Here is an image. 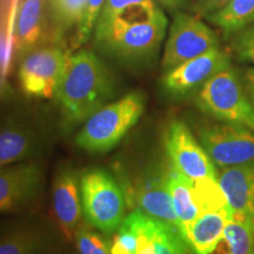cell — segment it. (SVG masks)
Instances as JSON below:
<instances>
[{"instance_id":"4fadbf2b","label":"cell","mask_w":254,"mask_h":254,"mask_svg":"<svg viewBox=\"0 0 254 254\" xmlns=\"http://www.w3.org/2000/svg\"><path fill=\"white\" fill-rule=\"evenodd\" d=\"M52 204L57 225L66 239H72L80 228L82 214L80 180L75 172L63 170L57 174Z\"/></svg>"},{"instance_id":"d6986e66","label":"cell","mask_w":254,"mask_h":254,"mask_svg":"<svg viewBox=\"0 0 254 254\" xmlns=\"http://www.w3.org/2000/svg\"><path fill=\"white\" fill-rule=\"evenodd\" d=\"M167 184L178 218V228L183 238H185L190 225L200 215L198 205L193 194L192 182L173 168V171L167 173Z\"/></svg>"},{"instance_id":"d4e9b609","label":"cell","mask_w":254,"mask_h":254,"mask_svg":"<svg viewBox=\"0 0 254 254\" xmlns=\"http://www.w3.org/2000/svg\"><path fill=\"white\" fill-rule=\"evenodd\" d=\"M80 254H111V244L97 232L80 227L75 234Z\"/></svg>"},{"instance_id":"f546056e","label":"cell","mask_w":254,"mask_h":254,"mask_svg":"<svg viewBox=\"0 0 254 254\" xmlns=\"http://www.w3.org/2000/svg\"><path fill=\"white\" fill-rule=\"evenodd\" d=\"M231 0H195V11L201 15H208L226 6Z\"/></svg>"},{"instance_id":"8fae6325","label":"cell","mask_w":254,"mask_h":254,"mask_svg":"<svg viewBox=\"0 0 254 254\" xmlns=\"http://www.w3.org/2000/svg\"><path fill=\"white\" fill-rule=\"evenodd\" d=\"M136 234L133 254H187V244L178 228L134 211L124 219Z\"/></svg>"},{"instance_id":"e0dca14e","label":"cell","mask_w":254,"mask_h":254,"mask_svg":"<svg viewBox=\"0 0 254 254\" xmlns=\"http://www.w3.org/2000/svg\"><path fill=\"white\" fill-rule=\"evenodd\" d=\"M36 146V134L24 123H0V168L27 159L33 154Z\"/></svg>"},{"instance_id":"7c38bea8","label":"cell","mask_w":254,"mask_h":254,"mask_svg":"<svg viewBox=\"0 0 254 254\" xmlns=\"http://www.w3.org/2000/svg\"><path fill=\"white\" fill-rule=\"evenodd\" d=\"M39 165L23 163L0 168V213L15 211L30 202L41 185Z\"/></svg>"},{"instance_id":"cb8c5ba5","label":"cell","mask_w":254,"mask_h":254,"mask_svg":"<svg viewBox=\"0 0 254 254\" xmlns=\"http://www.w3.org/2000/svg\"><path fill=\"white\" fill-rule=\"evenodd\" d=\"M88 0H50L55 23L60 28L78 26L84 15Z\"/></svg>"},{"instance_id":"ffe728a7","label":"cell","mask_w":254,"mask_h":254,"mask_svg":"<svg viewBox=\"0 0 254 254\" xmlns=\"http://www.w3.org/2000/svg\"><path fill=\"white\" fill-rule=\"evenodd\" d=\"M207 18L225 33L233 34L254 24V0H231Z\"/></svg>"},{"instance_id":"484cf974","label":"cell","mask_w":254,"mask_h":254,"mask_svg":"<svg viewBox=\"0 0 254 254\" xmlns=\"http://www.w3.org/2000/svg\"><path fill=\"white\" fill-rule=\"evenodd\" d=\"M105 1L106 0H88L87 1L81 21L77 26V33H75V45L77 46L82 45L93 33L98 15Z\"/></svg>"},{"instance_id":"52a82bcc","label":"cell","mask_w":254,"mask_h":254,"mask_svg":"<svg viewBox=\"0 0 254 254\" xmlns=\"http://www.w3.org/2000/svg\"><path fill=\"white\" fill-rule=\"evenodd\" d=\"M219 47L217 34L199 18L178 12L170 27L163 68L170 71L183 63Z\"/></svg>"},{"instance_id":"2e32d148","label":"cell","mask_w":254,"mask_h":254,"mask_svg":"<svg viewBox=\"0 0 254 254\" xmlns=\"http://www.w3.org/2000/svg\"><path fill=\"white\" fill-rule=\"evenodd\" d=\"M43 33V0H21L13 24L14 56L23 59L38 47Z\"/></svg>"},{"instance_id":"603a6c76","label":"cell","mask_w":254,"mask_h":254,"mask_svg":"<svg viewBox=\"0 0 254 254\" xmlns=\"http://www.w3.org/2000/svg\"><path fill=\"white\" fill-rule=\"evenodd\" d=\"M39 238L32 230L13 228L0 236V254H34Z\"/></svg>"},{"instance_id":"5bb4252c","label":"cell","mask_w":254,"mask_h":254,"mask_svg":"<svg viewBox=\"0 0 254 254\" xmlns=\"http://www.w3.org/2000/svg\"><path fill=\"white\" fill-rule=\"evenodd\" d=\"M218 180L231 215L243 217L254 224V161L222 168Z\"/></svg>"},{"instance_id":"4316f807","label":"cell","mask_w":254,"mask_h":254,"mask_svg":"<svg viewBox=\"0 0 254 254\" xmlns=\"http://www.w3.org/2000/svg\"><path fill=\"white\" fill-rule=\"evenodd\" d=\"M111 244V254H133L136 249V234L127 221L124 220L117 230Z\"/></svg>"},{"instance_id":"ba28073f","label":"cell","mask_w":254,"mask_h":254,"mask_svg":"<svg viewBox=\"0 0 254 254\" xmlns=\"http://www.w3.org/2000/svg\"><path fill=\"white\" fill-rule=\"evenodd\" d=\"M199 138L206 153L217 166L225 168L254 161V133L236 124L205 126Z\"/></svg>"},{"instance_id":"9c48e42d","label":"cell","mask_w":254,"mask_h":254,"mask_svg":"<svg viewBox=\"0 0 254 254\" xmlns=\"http://www.w3.org/2000/svg\"><path fill=\"white\" fill-rule=\"evenodd\" d=\"M165 148L174 170L189 179L218 178L213 161L184 123L176 120L171 124L165 136Z\"/></svg>"},{"instance_id":"f1b7e54d","label":"cell","mask_w":254,"mask_h":254,"mask_svg":"<svg viewBox=\"0 0 254 254\" xmlns=\"http://www.w3.org/2000/svg\"><path fill=\"white\" fill-rule=\"evenodd\" d=\"M155 4L153 0H106L103 7L100 9V15H107L113 13V12L119 11V9L128 7L132 5H150Z\"/></svg>"},{"instance_id":"83f0119b","label":"cell","mask_w":254,"mask_h":254,"mask_svg":"<svg viewBox=\"0 0 254 254\" xmlns=\"http://www.w3.org/2000/svg\"><path fill=\"white\" fill-rule=\"evenodd\" d=\"M232 45L240 58L254 64V25L251 24L243 30L233 33Z\"/></svg>"},{"instance_id":"7a4b0ae2","label":"cell","mask_w":254,"mask_h":254,"mask_svg":"<svg viewBox=\"0 0 254 254\" xmlns=\"http://www.w3.org/2000/svg\"><path fill=\"white\" fill-rule=\"evenodd\" d=\"M145 110V97L132 92L119 100L106 104L92 114L75 136V142L91 153L112 150L133 126Z\"/></svg>"},{"instance_id":"1f68e13d","label":"cell","mask_w":254,"mask_h":254,"mask_svg":"<svg viewBox=\"0 0 254 254\" xmlns=\"http://www.w3.org/2000/svg\"><path fill=\"white\" fill-rule=\"evenodd\" d=\"M245 78H246V82H247V90H249L250 99H251V101H252V104L254 106V68L247 69Z\"/></svg>"},{"instance_id":"7402d4cb","label":"cell","mask_w":254,"mask_h":254,"mask_svg":"<svg viewBox=\"0 0 254 254\" xmlns=\"http://www.w3.org/2000/svg\"><path fill=\"white\" fill-rule=\"evenodd\" d=\"M190 182H192L193 194H194L200 214L230 208L218 178L217 179L190 180Z\"/></svg>"},{"instance_id":"277c9868","label":"cell","mask_w":254,"mask_h":254,"mask_svg":"<svg viewBox=\"0 0 254 254\" xmlns=\"http://www.w3.org/2000/svg\"><path fill=\"white\" fill-rule=\"evenodd\" d=\"M82 214L92 227L113 233L124 221L125 196L116 179L103 170H88L80 178Z\"/></svg>"},{"instance_id":"ac0fdd59","label":"cell","mask_w":254,"mask_h":254,"mask_svg":"<svg viewBox=\"0 0 254 254\" xmlns=\"http://www.w3.org/2000/svg\"><path fill=\"white\" fill-rule=\"evenodd\" d=\"M230 218V208L200 214L184 238L193 254H206L213 249L224 234Z\"/></svg>"},{"instance_id":"5b68a950","label":"cell","mask_w":254,"mask_h":254,"mask_svg":"<svg viewBox=\"0 0 254 254\" xmlns=\"http://www.w3.org/2000/svg\"><path fill=\"white\" fill-rule=\"evenodd\" d=\"M198 106L219 120L254 131V106L240 79L230 67L222 69L200 88Z\"/></svg>"},{"instance_id":"3957f363","label":"cell","mask_w":254,"mask_h":254,"mask_svg":"<svg viewBox=\"0 0 254 254\" xmlns=\"http://www.w3.org/2000/svg\"><path fill=\"white\" fill-rule=\"evenodd\" d=\"M168 20L164 11L145 23L94 32V40L105 53L127 65L140 64L158 52L166 34Z\"/></svg>"},{"instance_id":"4dcf8cb0","label":"cell","mask_w":254,"mask_h":254,"mask_svg":"<svg viewBox=\"0 0 254 254\" xmlns=\"http://www.w3.org/2000/svg\"><path fill=\"white\" fill-rule=\"evenodd\" d=\"M153 1L158 6H160V7L174 11V9H178L179 7H182L186 0H153Z\"/></svg>"},{"instance_id":"9a60e30c","label":"cell","mask_w":254,"mask_h":254,"mask_svg":"<svg viewBox=\"0 0 254 254\" xmlns=\"http://www.w3.org/2000/svg\"><path fill=\"white\" fill-rule=\"evenodd\" d=\"M132 193L138 211L178 228V218L168 190L167 174L144 178Z\"/></svg>"},{"instance_id":"6da1fadb","label":"cell","mask_w":254,"mask_h":254,"mask_svg":"<svg viewBox=\"0 0 254 254\" xmlns=\"http://www.w3.org/2000/svg\"><path fill=\"white\" fill-rule=\"evenodd\" d=\"M114 93V79L105 64L88 50L68 52L57 100L66 122L77 125L106 105Z\"/></svg>"},{"instance_id":"8992f818","label":"cell","mask_w":254,"mask_h":254,"mask_svg":"<svg viewBox=\"0 0 254 254\" xmlns=\"http://www.w3.org/2000/svg\"><path fill=\"white\" fill-rule=\"evenodd\" d=\"M68 52L58 46L36 47L21 59L19 82L23 92L31 98H56Z\"/></svg>"},{"instance_id":"44dd1931","label":"cell","mask_w":254,"mask_h":254,"mask_svg":"<svg viewBox=\"0 0 254 254\" xmlns=\"http://www.w3.org/2000/svg\"><path fill=\"white\" fill-rule=\"evenodd\" d=\"M231 254H254V224L243 217L231 215L224 230Z\"/></svg>"},{"instance_id":"30bf717a","label":"cell","mask_w":254,"mask_h":254,"mask_svg":"<svg viewBox=\"0 0 254 254\" xmlns=\"http://www.w3.org/2000/svg\"><path fill=\"white\" fill-rule=\"evenodd\" d=\"M230 55L217 49L187 60L165 73L163 87L174 97H183L201 87L213 75L230 67Z\"/></svg>"}]
</instances>
